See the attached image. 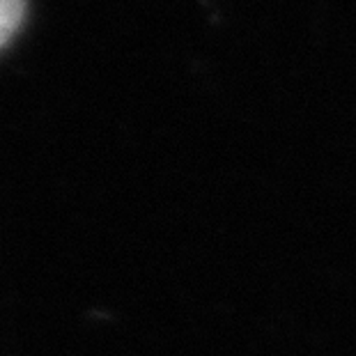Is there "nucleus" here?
<instances>
[{
	"label": "nucleus",
	"instance_id": "1",
	"mask_svg": "<svg viewBox=\"0 0 356 356\" xmlns=\"http://www.w3.org/2000/svg\"><path fill=\"white\" fill-rule=\"evenodd\" d=\"M26 14V0H0V49L12 40Z\"/></svg>",
	"mask_w": 356,
	"mask_h": 356
}]
</instances>
